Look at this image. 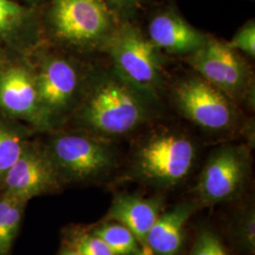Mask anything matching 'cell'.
<instances>
[{"mask_svg": "<svg viewBox=\"0 0 255 255\" xmlns=\"http://www.w3.org/2000/svg\"><path fill=\"white\" fill-rule=\"evenodd\" d=\"M155 101L115 69L91 66L82 99L65 128L104 139L123 136L150 119Z\"/></svg>", "mask_w": 255, "mask_h": 255, "instance_id": "6da1fadb", "label": "cell"}, {"mask_svg": "<svg viewBox=\"0 0 255 255\" xmlns=\"http://www.w3.org/2000/svg\"><path fill=\"white\" fill-rule=\"evenodd\" d=\"M117 28L104 0H50L41 13L44 42L79 57L104 50Z\"/></svg>", "mask_w": 255, "mask_h": 255, "instance_id": "7a4b0ae2", "label": "cell"}, {"mask_svg": "<svg viewBox=\"0 0 255 255\" xmlns=\"http://www.w3.org/2000/svg\"><path fill=\"white\" fill-rule=\"evenodd\" d=\"M28 59L35 75L49 132L62 129L79 105L91 66L81 57L45 42Z\"/></svg>", "mask_w": 255, "mask_h": 255, "instance_id": "3957f363", "label": "cell"}, {"mask_svg": "<svg viewBox=\"0 0 255 255\" xmlns=\"http://www.w3.org/2000/svg\"><path fill=\"white\" fill-rule=\"evenodd\" d=\"M46 134L42 143L63 185L100 180L117 165L115 149L104 138L68 128Z\"/></svg>", "mask_w": 255, "mask_h": 255, "instance_id": "277c9868", "label": "cell"}, {"mask_svg": "<svg viewBox=\"0 0 255 255\" xmlns=\"http://www.w3.org/2000/svg\"><path fill=\"white\" fill-rule=\"evenodd\" d=\"M196 158L191 138L175 130H162L145 139L135 151L133 171L143 182L169 188L183 182Z\"/></svg>", "mask_w": 255, "mask_h": 255, "instance_id": "5b68a950", "label": "cell"}, {"mask_svg": "<svg viewBox=\"0 0 255 255\" xmlns=\"http://www.w3.org/2000/svg\"><path fill=\"white\" fill-rule=\"evenodd\" d=\"M115 70L128 82L157 100L163 85L160 49L137 27L129 24L118 27L105 50Z\"/></svg>", "mask_w": 255, "mask_h": 255, "instance_id": "8992f818", "label": "cell"}, {"mask_svg": "<svg viewBox=\"0 0 255 255\" xmlns=\"http://www.w3.org/2000/svg\"><path fill=\"white\" fill-rule=\"evenodd\" d=\"M185 62L200 77L235 103L254 102L255 86L252 69L237 50L227 43L208 37L201 48L185 56Z\"/></svg>", "mask_w": 255, "mask_h": 255, "instance_id": "52a82bcc", "label": "cell"}, {"mask_svg": "<svg viewBox=\"0 0 255 255\" xmlns=\"http://www.w3.org/2000/svg\"><path fill=\"white\" fill-rule=\"evenodd\" d=\"M0 112L27 125L36 134L50 131L28 57L0 63Z\"/></svg>", "mask_w": 255, "mask_h": 255, "instance_id": "ba28073f", "label": "cell"}, {"mask_svg": "<svg viewBox=\"0 0 255 255\" xmlns=\"http://www.w3.org/2000/svg\"><path fill=\"white\" fill-rule=\"evenodd\" d=\"M172 97L182 116L205 130L221 132L237 125L236 103L200 76L178 82Z\"/></svg>", "mask_w": 255, "mask_h": 255, "instance_id": "9c48e42d", "label": "cell"}, {"mask_svg": "<svg viewBox=\"0 0 255 255\" xmlns=\"http://www.w3.org/2000/svg\"><path fill=\"white\" fill-rule=\"evenodd\" d=\"M251 172V154L243 145L220 146L210 155L196 186L204 204H217L236 197Z\"/></svg>", "mask_w": 255, "mask_h": 255, "instance_id": "30bf717a", "label": "cell"}, {"mask_svg": "<svg viewBox=\"0 0 255 255\" xmlns=\"http://www.w3.org/2000/svg\"><path fill=\"white\" fill-rule=\"evenodd\" d=\"M42 141L31 138L0 185V192L24 202L63 187Z\"/></svg>", "mask_w": 255, "mask_h": 255, "instance_id": "8fae6325", "label": "cell"}, {"mask_svg": "<svg viewBox=\"0 0 255 255\" xmlns=\"http://www.w3.org/2000/svg\"><path fill=\"white\" fill-rule=\"evenodd\" d=\"M43 42L37 8L15 0H0V63L28 57Z\"/></svg>", "mask_w": 255, "mask_h": 255, "instance_id": "7c38bea8", "label": "cell"}, {"mask_svg": "<svg viewBox=\"0 0 255 255\" xmlns=\"http://www.w3.org/2000/svg\"><path fill=\"white\" fill-rule=\"evenodd\" d=\"M147 32L148 39L160 50L183 56L199 50L208 39L207 35L171 9L161 11L153 16Z\"/></svg>", "mask_w": 255, "mask_h": 255, "instance_id": "4fadbf2b", "label": "cell"}, {"mask_svg": "<svg viewBox=\"0 0 255 255\" xmlns=\"http://www.w3.org/2000/svg\"><path fill=\"white\" fill-rule=\"evenodd\" d=\"M163 200L144 198L139 195L121 193L115 197L110 207L107 220L118 222L128 229L136 237L145 255H150L146 247V238L160 215Z\"/></svg>", "mask_w": 255, "mask_h": 255, "instance_id": "5bb4252c", "label": "cell"}, {"mask_svg": "<svg viewBox=\"0 0 255 255\" xmlns=\"http://www.w3.org/2000/svg\"><path fill=\"white\" fill-rule=\"evenodd\" d=\"M196 209L195 203L186 201L159 215L146 238L149 255H179L185 224Z\"/></svg>", "mask_w": 255, "mask_h": 255, "instance_id": "9a60e30c", "label": "cell"}, {"mask_svg": "<svg viewBox=\"0 0 255 255\" xmlns=\"http://www.w3.org/2000/svg\"><path fill=\"white\" fill-rule=\"evenodd\" d=\"M35 134L27 125L0 112V185L27 142Z\"/></svg>", "mask_w": 255, "mask_h": 255, "instance_id": "2e32d148", "label": "cell"}, {"mask_svg": "<svg viewBox=\"0 0 255 255\" xmlns=\"http://www.w3.org/2000/svg\"><path fill=\"white\" fill-rule=\"evenodd\" d=\"M27 202L0 192V255H9L18 236Z\"/></svg>", "mask_w": 255, "mask_h": 255, "instance_id": "e0dca14e", "label": "cell"}, {"mask_svg": "<svg viewBox=\"0 0 255 255\" xmlns=\"http://www.w3.org/2000/svg\"><path fill=\"white\" fill-rule=\"evenodd\" d=\"M91 233L102 239L116 255H145L136 237L118 222H105Z\"/></svg>", "mask_w": 255, "mask_h": 255, "instance_id": "ac0fdd59", "label": "cell"}, {"mask_svg": "<svg viewBox=\"0 0 255 255\" xmlns=\"http://www.w3.org/2000/svg\"><path fill=\"white\" fill-rule=\"evenodd\" d=\"M64 245L72 248L82 255H116L100 237L80 229L67 233Z\"/></svg>", "mask_w": 255, "mask_h": 255, "instance_id": "d6986e66", "label": "cell"}, {"mask_svg": "<svg viewBox=\"0 0 255 255\" xmlns=\"http://www.w3.org/2000/svg\"><path fill=\"white\" fill-rule=\"evenodd\" d=\"M235 235L239 245L250 254H255V214L254 207H249L239 216L236 223Z\"/></svg>", "mask_w": 255, "mask_h": 255, "instance_id": "ffe728a7", "label": "cell"}, {"mask_svg": "<svg viewBox=\"0 0 255 255\" xmlns=\"http://www.w3.org/2000/svg\"><path fill=\"white\" fill-rule=\"evenodd\" d=\"M189 255H229L219 237L210 230L198 236Z\"/></svg>", "mask_w": 255, "mask_h": 255, "instance_id": "44dd1931", "label": "cell"}, {"mask_svg": "<svg viewBox=\"0 0 255 255\" xmlns=\"http://www.w3.org/2000/svg\"><path fill=\"white\" fill-rule=\"evenodd\" d=\"M229 46L236 50H241L252 58L255 56V23L249 21L238 29L236 35L227 43Z\"/></svg>", "mask_w": 255, "mask_h": 255, "instance_id": "7402d4cb", "label": "cell"}, {"mask_svg": "<svg viewBox=\"0 0 255 255\" xmlns=\"http://www.w3.org/2000/svg\"><path fill=\"white\" fill-rule=\"evenodd\" d=\"M108 8L120 13H128L138 5L140 0H104Z\"/></svg>", "mask_w": 255, "mask_h": 255, "instance_id": "603a6c76", "label": "cell"}, {"mask_svg": "<svg viewBox=\"0 0 255 255\" xmlns=\"http://www.w3.org/2000/svg\"><path fill=\"white\" fill-rule=\"evenodd\" d=\"M58 255H82L81 254H79L76 250H74L70 247L66 246L64 245L63 247V249L61 250V252L59 253Z\"/></svg>", "mask_w": 255, "mask_h": 255, "instance_id": "cb8c5ba5", "label": "cell"}, {"mask_svg": "<svg viewBox=\"0 0 255 255\" xmlns=\"http://www.w3.org/2000/svg\"><path fill=\"white\" fill-rule=\"evenodd\" d=\"M27 3V5L28 6H31V7H35L36 8L38 5H40L41 2H43L44 0H23Z\"/></svg>", "mask_w": 255, "mask_h": 255, "instance_id": "d4e9b609", "label": "cell"}]
</instances>
